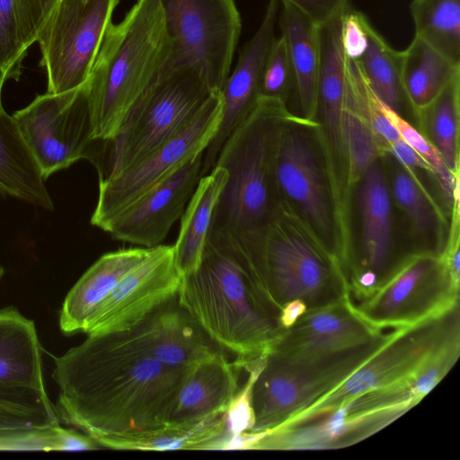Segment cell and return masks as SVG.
<instances>
[{"mask_svg":"<svg viewBox=\"0 0 460 460\" xmlns=\"http://www.w3.org/2000/svg\"><path fill=\"white\" fill-rule=\"evenodd\" d=\"M13 117L44 180L87 159L93 128L84 84L61 93L38 95Z\"/></svg>","mask_w":460,"mask_h":460,"instance_id":"5bb4252c","label":"cell"},{"mask_svg":"<svg viewBox=\"0 0 460 460\" xmlns=\"http://www.w3.org/2000/svg\"><path fill=\"white\" fill-rule=\"evenodd\" d=\"M367 17L349 8L341 19V43L346 57L358 60L366 50L370 27Z\"/></svg>","mask_w":460,"mask_h":460,"instance_id":"ab89813d","label":"cell"},{"mask_svg":"<svg viewBox=\"0 0 460 460\" xmlns=\"http://www.w3.org/2000/svg\"><path fill=\"white\" fill-rule=\"evenodd\" d=\"M126 332L152 358L172 368L184 369L223 351L177 296Z\"/></svg>","mask_w":460,"mask_h":460,"instance_id":"ffe728a7","label":"cell"},{"mask_svg":"<svg viewBox=\"0 0 460 460\" xmlns=\"http://www.w3.org/2000/svg\"><path fill=\"white\" fill-rule=\"evenodd\" d=\"M385 334L358 315L347 295L334 303L306 310L285 330L270 351L289 360H313L350 351Z\"/></svg>","mask_w":460,"mask_h":460,"instance_id":"e0dca14e","label":"cell"},{"mask_svg":"<svg viewBox=\"0 0 460 460\" xmlns=\"http://www.w3.org/2000/svg\"><path fill=\"white\" fill-rule=\"evenodd\" d=\"M289 4L305 15L316 26L324 24L341 15L349 8V0H279Z\"/></svg>","mask_w":460,"mask_h":460,"instance_id":"60d3db41","label":"cell"},{"mask_svg":"<svg viewBox=\"0 0 460 460\" xmlns=\"http://www.w3.org/2000/svg\"><path fill=\"white\" fill-rule=\"evenodd\" d=\"M341 137L348 184L352 190L369 166L385 155V151L369 124L348 59Z\"/></svg>","mask_w":460,"mask_h":460,"instance_id":"f1b7e54d","label":"cell"},{"mask_svg":"<svg viewBox=\"0 0 460 460\" xmlns=\"http://www.w3.org/2000/svg\"><path fill=\"white\" fill-rule=\"evenodd\" d=\"M385 113L401 138L411 146L431 167L447 206L452 208L459 194V175H455L447 166L435 146L417 128L402 118L401 114L385 105Z\"/></svg>","mask_w":460,"mask_h":460,"instance_id":"d590c367","label":"cell"},{"mask_svg":"<svg viewBox=\"0 0 460 460\" xmlns=\"http://www.w3.org/2000/svg\"><path fill=\"white\" fill-rule=\"evenodd\" d=\"M152 248L120 249L102 255L67 293L59 314L61 332L84 333L99 306Z\"/></svg>","mask_w":460,"mask_h":460,"instance_id":"603a6c76","label":"cell"},{"mask_svg":"<svg viewBox=\"0 0 460 460\" xmlns=\"http://www.w3.org/2000/svg\"><path fill=\"white\" fill-rule=\"evenodd\" d=\"M203 154L117 214L102 230L115 240L139 247L162 244L202 177Z\"/></svg>","mask_w":460,"mask_h":460,"instance_id":"ac0fdd59","label":"cell"},{"mask_svg":"<svg viewBox=\"0 0 460 460\" xmlns=\"http://www.w3.org/2000/svg\"><path fill=\"white\" fill-rule=\"evenodd\" d=\"M185 370L161 364L126 331L89 334L54 359L58 417L94 440L156 428Z\"/></svg>","mask_w":460,"mask_h":460,"instance_id":"6da1fadb","label":"cell"},{"mask_svg":"<svg viewBox=\"0 0 460 460\" xmlns=\"http://www.w3.org/2000/svg\"><path fill=\"white\" fill-rule=\"evenodd\" d=\"M180 305L241 367L268 353L285 329L266 309L227 238L209 230L199 268L181 278Z\"/></svg>","mask_w":460,"mask_h":460,"instance_id":"3957f363","label":"cell"},{"mask_svg":"<svg viewBox=\"0 0 460 460\" xmlns=\"http://www.w3.org/2000/svg\"><path fill=\"white\" fill-rule=\"evenodd\" d=\"M3 274H4V270H3L2 268H0V279H1L2 276H3Z\"/></svg>","mask_w":460,"mask_h":460,"instance_id":"f6af8a7d","label":"cell"},{"mask_svg":"<svg viewBox=\"0 0 460 460\" xmlns=\"http://www.w3.org/2000/svg\"><path fill=\"white\" fill-rule=\"evenodd\" d=\"M0 385L46 390L34 322L14 308L0 310Z\"/></svg>","mask_w":460,"mask_h":460,"instance_id":"484cf974","label":"cell"},{"mask_svg":"<svg viewBox=\"0 0 460 460\" xmlns=\"http://www.w3.org/2000/svg\"><path fill=\"white\" fill-rule=\"evenodd\" d=\"M341 354L289 360L269 351L252 388V427L243 437L266 433L340 385L393 334Z\"/></svg>","mask_w":460,"mask_h":460,"instance_id":"ba28073f","label":"cell"},{"mask_svg":"<svg viewBox=\"0 0 460 460\" xmlns=\"http://www.w3.org/2000/svg\"><path fill=\"white\" fill-rule=\"evenodd\" d=\"M101 447L118 450H211L231 448L233 436L226 414L194 423L164 424L154 429L102 437Z\"/></svg>","mask_w":460,"mask_h":460,"instance_id":"d4e9b609","label":"cell"},{"mask_svg":"<svg viewBox=\"0 0 460 460\" xmlns=\"http://www.w3.org/2000/svg\"><path fill=\"white\" fill-rule=\"evenodd\" d=\"M220 233L256 295L278 321L293 301L303 302L309 310L349 295L338 257L283 199H277L269 220L260 228Z\"/></svg>","mask_w":460,"mask_h":460,"instance_id":"7a4b0ae2","label":"cell"},{"mask_svg":"<svg viewBox=\"0 0 460 460\" xmlns=\"http://www.w3.org/2000/svg\"><path fill=\"white\" fill-rule=\"evenodd\" d=\"M216 93L194 68L161 74L132 105L114 138L93 139L88 160L99 181L131 168L182 132Z\"/></svg>","mask_w":460,"mask_h":460,"instance_id":"52a82bcc","label":"cell"},{"mask_svg":"<svg viewBox=\"0 0 460 460\" xmlns=\"http://www.w3.org/2000/svg\"><path fill=\"white\" fill-rule=\"evenodd\" d=\"M222 107L221 92L214 93L182 132L131 168L99 181L92 225L102 229L117 214L204 153L218 128Z\"/></svg>","mask_w":460,"mask_h":460,"instance_id":"4fadbf2b","label":"cell"},{"mask_svg":"<svg viewBox=\"0 0 460 460\" xmlns=\"http://www.w3.org/2000/svg\"><path fill=\"white\" fill-rule=\"evenodd\" d=\"M415 35L460 64V0H412Z\"/></svg>","mask_w":460,"mask_h":460,"instance_id":"e575fe53","label":"cell"},{"mask_svg":"<svg viewBox=\"0 0 460 460\" xmlns=\"http://www.w3.org/2000/svg\"><path fill=\"white\" fill-rule=\"evenodd\" d=\"M293 91V72L282 36L276 39L266 60L260 96L283 100L288 104Z\"/></svg>","mask_w":460,"mask_h":460,"instance_id":"74e56055","label":"cell"},{"mask_svg":"<svg viewBox=\"0 0 460 460\" xmlns=\"http://www.w3.org/2000/svg\"><path fill=\"white\" fill-rule=\"evenodd\" d=\"M22 42L28 49L40 33L58 0H13Z\"/></svg>","mask_w":460,"mask_h":460,"instance_id":"f35d334b","label":"cell"},{"mask_svg":"<svg viewBox=\"0 0 460 460\" xmlns=\"http://www.w3.org/2000/svg\"><path fill=\"white\" fill-rule=\"evenodd\" d=\"M290 112L283 100L260 96L250 114L226 138L215 166L226 169L227 181L210 230L236 234L256 230L269 220L277 202L275 152Z\"/></svg>","mask_w":460,"mask_h":460,"instance_id":"5b68a950","label":"cell"},{"mask_svg":"<svg viewBox=\"0 0 460 460\" xmlns=\"http://www.w3.org/2000/svg\"><path fill=\"white\" fill-rule=\"evenodd\" d=\"M279 4V0H270L260 27L240 50L234 72L224 84L221 119L203 154L202 176L213 169L223 144L250 114L260 97L264 66L277 39Z\"/></svg>","mask_w":460,"mask_h":460,"instance_id":"d6986e66","label":"cell"},{"mask_svg":"<svg viewBox=\"0 0 460 460\" xmlns=\"http://www.w3.org/2000/svg\"><path fill=\"white\" fill-rule=\"evenodd\" d=\"M306 305L301 301L288 304L280 312L279 323L286 330L290 327L305 311Z\"/></svg>","mask_w":460,"mask_h":460,"instance_id":"7bdbcfd3","label":"cell"},{"mask_svg":"<svg viewBox=\"0 0 460 460\" xmlns=\"http://www.w3.org/2000/svg\"><path fill=\"white\" fill-rule=\"evenodd\" d=\"M119 1H58L37 40L47 93L68 92L86 82Z\"/></svg>","mask_w":460,"mask_h":460,"instance_id":"7c38bea8","label":"cell"},{"mask_svg":"<svg viewBox=\"0 0 460 460\" xmlns=\"http://www.w3.org/2000/svg\"><path fill=\"white\" fill-rule=\"evenodd\" d=\"M387 155L392 162L391 190L397 205L406 215L417 238L434 234L441 253L445 245L441 237V226L446 224L443 213L416 178L414 172Z\"/></svg>","mask_w":460,"mask_h":460,"instance_id":"4dcf8cb0","label":"cell"},{"mask_svg":"<svg viewBox=\"0 0 460 460\" xmlns=\"http://www.w3.org/2000/svg\"><path fill=\"white\" fill-rule=\"evenodd\" d=\"M374 93L388 108L400 113L410 106L402 75V53L393 49L370 25L365 52L357 60Z\"/></svg>","mask_w":460,"mask_h":460,"instance_id":"d6a6232c","label":"cell"},{"mask_svg":"<svg viewBox=\"0 0 460 460\" xmlns=\"http://www.w3.org/2000/svg\"><path fill=\"white\" fill-rule=\"evenodd\" d=\"M181 282L173 245L153 247L99 306L84 333L103 334L129 330L177 296Z\"/></svg>","mask_w":460,"mask_h":460,"instance_id":"2e32d148","label":"cell"},{"mask_svg":"<svg viewBox=\"0 0 460 460\" xmlns=\"http://www.w3.org/2000/svg\"><path fill=\"white\" fill-rule=\"evenodd\" d=\"M13 0H0V69L8 79L18 80L26 55Z\"/></svg>","mask_w":460,"mask_h":460,"instance_id":"8d00e7d4","label":"cell"},{"mask_svg":"<svg viewBox=\"0 0 460 460\" xmlns=\"http://www.w3.org/2000/svg\"><path fill=\"white\" fill-rule=\"evenodd\" d=\"M459 340V305L436 319L394 331L340 385L277 429L314 420L365 393L407 382L445 348Z\"/></svg>","mask_w":460,"mask_h":460,"instance_id":"9c48e42d","label":"cell"},{"mask_svg":"<svg viewBox=\"0 0 460 460\" xmlns=\"http://www.w3.org/2000/svg\"><path fill=\"white\" fill-rule=\"evenodd\" d=\"M227 181L221 166L202 176L181 217V226L173 244L174 261L181 276L193 273L199 266L213 214Z\"/></svg>","mask_w":460,"mask_h":460,"instance_id":"4316f807","label":"cell"},{"mask_svg":"<svg viewBox=\"0 0 460 460\" xmlns=\"http://www.w3.org/2000/svg\"><path fill=\"white\" fill-rule=\"evenodd\" d=\"M385 154L391 155L401 164L411 170H423L434 177L433 171L428 163L402 138L389 143L385 147Z\"/></svg>","mask_w":460,"mask_h":460,"instance_id":"b9f144b4","label":"cell"},{"mask_svg":"<svg viewBox=\"0 0 460 460\" xmlns=\"http://www.w3.org/2000/svg\"><path fill=\"white\" fill-rule=\"evenodd\" d=\"M401 53L403 86L416 115L460 75V64L454 63L416 36Z\"/></svg>","mask_w":460,"mask_h":460,"instance_id":"f546056e","label":"cell"},{"mask_svg":"<svg viewBox=\"0 0 460 460\" xmlns=\"http://www.w3.org/2000/svg\"><path fill=\"white\" fill-rule=\"evenodd\" d=\"M7 79H8L7 75L2 69H0V104L2 103V100H1L2 88H3L4 83Z\"/></svg>","mask_w":460,"mask_h":460,"instance_id":"ee69618b","label":"cell"},{"mask_svg":"<svg viewBox=\"0 0 460 460\" xmlns=\"http://www.w3.org/2000/svg\"><path fill=\"white\" fill-rule=\"evenodd\" d=\"M380 160L369 166L356 185L360 246L343 270L352 303L377 290L404 259L394 252L391 196Z\"/></svg>","mask_w":460,"mask_h":460,"instance_id":"9a60e30c","label":"cell"},{"mask_svg":"<svg viewBox=\"0 0 460 460\" xmlns=\"http://www.w3.org/2000/svg\"><path fill=\"white\" fill-rule=\"evenodd\" d=\"M460 278L432 250L414 249L372 295L352 303L373 329L403 330L436 319L459 305Z\"/></svg>","mask_w":460,"mask_h":460,"instance_id":"30bf717a","label":"cell"},{"mask_svg":"<svg viewBox=\"0 0 460 460\" xmlns=\"http://www.w3.org/2000/svg\"><path fill=\"white\" fill-rule=\"evenodd\" d=\"M279 25L293 72L296 111L305 119L315 120L320 68L318 26L295 7L282 4Z\"/></svg>","mask_w":460,"mask_h":460,"instance_id":"cb8c5ba5","label":"cell"},{"mask_svg":"<svg viewBox=\"0 0 460 460\" xmlns=\"http://www.w3.org/2000/svg\"><path fill=\"white\" fill-rule=\"evenodd\" d=\"M273 181L277 199L300 215L344 268L353 252L349 212L339 199L316 119L293 112L287 117L277 143Z\"/></svg>","mask_w":460,"mask_h":460,"instance_id":"8992f818","label":"cell"},{"mask_svg":"<svg viewBox=\"0 0 460 460\" xmlns=\"http://www.w3.org/2000/svg\"><path fill=\"white\" fill-rule=\"evenodd\" d=\"M171 51L160 0H137L108 27L86 82L93 139L114 138L128 111L162 74Z\"/></svg>","mask_w":460,"mask_h":460,"instance_id":"277c9868","label":"cell"},{"mask_svg":"<svg viewBox=\"0 0 460 460\" xmlns=\"http://www.w3.org/2000/svg\"><path fill=\"white\" fill-rule=\"evenodd\" d=\"M0 193L47 210L53 202L16 121L0 104Z\"/></svg>","mask_w":460,"mask_h":460,"instance_id":"83f0119b","label":"cell"},{"mask_svg":"<svg viewBox=\"0 0 460 460\" xmlns=\"http://www.w3.org/2000/svg\"><path fill=\"white\" fill-rule=\"evenodd\" d=\"M240 369L222 351L187 367L164 424L194 423L226 414L239 390Z\"/></svg>","mask_w":460,"mask_h":460,"instance_id":"7402d4cb","label":"cell"},{"mask_svg":"<svg viewBox=\"0 0 460 460\" xmlns=\"http://www.w3.org/2000/svg\"><path fill=\"white\" fill-rule=\"evenodd\" d=\"M460 75L416 115L422 133L438 150L448 169L459 175Z\"/></svg>","mask_w":460,"mask_h":460,"instance_id":"1f68e13d","label":"cell"},{"mask_svg":"<svg viewBox=\"0 0 460 460\" xmlns=\"http://www.w3.org/2000/svg\"><path fill=\"white\" fill-rule=\"evenodd\" d=\"M171 51L163 73L196 69L221 92L242 29L234 0H160Z\"/></svg>","mask_w":460,"mask_h":460,"instance_id":"8fae6325","label":"cell"},{"mask_svg":"<svg viewBox=\"0 0 460 460\" xmlns=\"http://www.w3.org/2000/svg\"><path fill=\"white\" fill-rule=\"evenodd\" d=\"M343 14L318 26L320 68L316 109V120L321 128L331 173L340 188L348 185L341 137L347 66V57L341 43Z\"/></svg>","mask_w":460,"mask_h":460,"instance_id":"44dd1931","label":"cell"},{"mask_svg":"<svg viewBox=\"0 0 460 460\" xmlns=\"http://www.w3.org/2000/svg\"><path fill=\"white\" fill-rule=\"evenodd\" d=\"M59 424L46 390L0 385V445L19 432Z\"/></svg>","mask_w":460,"mask_h":460,"instance_id":"836d02e7","label":"cell"}]
</instances>
